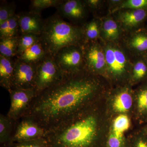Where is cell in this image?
<instances>
[{
	"label": "cell",
	"instance_id": "27",
	"mask_svg": "<svg viewBox=\"0 0 147 147\" xmlns=\"http://www.w3.org/2000/svg\"><path fill=\"white\" fill-rule=\"evenodd\" d=\"M129 147H147V134L141 128L128 137Z\"/></svg>",
	"mask_w": 147,
	"mask_h": 147
},
{
	"label": "cell",
	"instance_id": "29",
	"mask_svg": "<svg viewBox=\"0 0 147 147\" xmlns=\"http://www.w3.org/2000/svg\"><path fill=\"white\" fill-rule=\"evenodd\" d=\"M132 79L134 82H139L147 77V64L143 60L138 61L135 64L132 71Z\"/></svg>",
	"mask_w": 147,
	"mask_h": 147
},
{
	"label": "cell",
	"instance_id": "26",
	"mask_svg": "<svg viewBox=\"0 0 147 147\" xmlns=\"http://www.w3.org/2000/svg\"><path fill=\"white\" fill-rule=\"evenodd\" d=\"M0 5V25L9 18L14 16L16 6L14 2L1 1Z\"/></svg>",
	"mask_w": 147,
	"mask_h": 147
},
{
	"label": "cell",
	"instance_id": "16",
	"mask_svg": "<svg viewBox=\"0 0 147 147\" xmlns=\"http://www.w3.org/2000/svg\"><path fill=\"white\" fill-rule=\"evenodd\" d=\"M16 57L9 58L0 55V85L9 93L11 85Z\"/></svg>",
	"mask_w": 147,
	"mask_h": 147
},
{
	"label": "cell",
	"instance_id": "12",
	"mask_svg": "<svg viewBox=\"0 0 147 147\" xmlns=\"http://www.w3.org/2000/svg\"><path fill=\"white\" fill-rule=\"evenodd\" d=\"M21 119V121L16 122L12 142H25L45 137V129L33 119L24 117Z\"/></svg>",
	"mask_w": 147,
	"mask_h": 147
},
{
	"label": "cell",
	"instance_id": "34",
	"mask_svg": "<svg viewBox=\"0 0 147 147\" xmlns=\"http://www.w3.org/2000/svg\"><path fill=\"white\" fill-rule=\"evenodd\" d=\"M142 131L147 134V122L141 128Z\"/></svg>",
	"mask_w": 147,
	"mask_h": 147
},
{
	"label": "cell",
	"instance_id": "7",
	"mask_svg": "<svg viewBox=\"0 0 147 147\" xmlns=\"http://www.w3.org/2000/svg\"><path fill=\"white\" fill-rule=\"evenodd\" d=\"M64 75L79 73L85 69L82 47L68 46L61 49L54 58Z\"/></svg>",
	"mask_w": 147,
	"mask_h": 147
},
{
	"label": "cell",
	"instance_id": "19",
	"mask_svg": "<svg viewBox=\"0 0 147 147\" xmlns=\"http://www.w3.org/2000/svg\"><path fill=\"white\" fill-rule=\"evenodd\" d=\"M17 122L7 115H0V144L1 145L12 142V136Z\"/></svg>",
	"mask_w": 147,
	"mask_h": 147
},
{
	"label": "cell",
	"instance_id": "32",
	"mask_svg": "<svg viewBox=\"0 0 147 147\" xmlns=\"http://www.w3.org/2000/svg\"><path fill=\"white\" fill-rule=\"evenodd\" d=\"M86 7L91 9L96 8L100 4V1L98 0H87L83 1Z\"/></svg>",
	"mask_w": 147,
	"mask_h": 147
},
{
	"label": "cell",
	"instance_id": "13",
	"mask_svg": "<svg viewBox=\"0 0 147 147\" xmlns=\"http://www.w3.org/2000/svg\"><path fill=\"white\" fill-rule=\"evenodd\" d=\"M86 6L79 0H62L56 7V13L61 18L69 20L71 24L84 19L86 14Z\"/></svg>",
	"mask_w": 147,
	"mask_h": 147
},
{
	"label": "cell",
	"instance_id": "28",
	"mask_svg": "<svg viewBox=\"0 0 147 147\" xmlns=\"http://www.w3.org/2000/svg\"><path fill=\"white\" fill-rule=\"evenodd\" d=\"M130 45L138 52L147 51V34L139 33L135 35L130 40Z\"/></svg>",
	"mask_w": 147,
	"mask_h": 147
},
{
	"label": "cell",
	"instance_id": "22",
	"mask_svg": "<svg viewBox=\"0 0 147 147\" xmlns=\"http://www.w3.org/2000/svg\"><path fill=\"white\" fill-rule=\"evenodd\" d=\"M39 41V35L33 34H21L18 37V50L16 57Z\"/></svg>",
	"mask_w": 147,
	"mask_h": 147
},
{
	"label": "cell",
	"instance_id": "14",
	"mask_svg": "<svg viewBox=\"0 0 147 147\" xmlns=\"http://www.w3.org/2000/svg\"><path fill=\"white\" fill-rule=\"evenodd\" d=\"M19 26L21 34H33L40 35L43 30L44 20L40 13L31 11L18 13Z\"/></svg>",
	"mask_w": 147,
	"mask_h": 147
},
{
	"label": "cell",
	"instance_id": "9",
	"mask_svg": "<svg viewBox=\"0 0 147 147\" xmlns=\"http://www.w3.org/2000/svg\"><path fill=\"white\" fill-rule=\"evenodd\" d=\"M9 94L10 105L7 115L17 122L28 109L37 93L34 89H13Z\"/></svg>",
	"mask_w": 147,
	"mask_h": 147
},
{
	"label": "cell",
	"instance_id": "20",
	"mask_svg": "<svg viewBox=\"0 0 147 147\" xmlns=\"http://www.w3.org/2000/svg\"><path fill=\"white\" fill-rule=\"evenodd\" d=\"M21 33L18 14L0 25V39L19 36Z\"/></svg>",
	"mask_w": 147,
	"mask_h": 147
},
{
	"label": "cell",
	"instance_id": "3",
	"mask_svg": "<svg viewBox=\"0 0 147 147\" xmlns=\"http://www.w3.org/2000/svg\"><path fill=\"white\" fill-rule=\"evenodd\" d=\"M40 42L47 57L54 58L58 52L66 47H82L85 42L82 27L67 22L55 13L44 20Z\"/></svg>",
	"mask_w": 147,
	"mask_h": 147
},
{
	"label": "cell",
	"instance_id": "11",
	"mask_svg": "<svg viewBox=\"0 0 147 147\" xmlns=\"http://www.w3.org/2000/svg\"><path fill=\"white\" fill-rule=\"evenodd\" d=\"M104 53L107 73L116 80L125 78L128 73V66L124 54L119 48L110 45L106 47Z\"/></svg>",
	"mask_w": 147,
	"mask_h": 147
},
{
	"label": "cell",
	"instance_id": "1",
	"mask_svg": "<svg viewBox=\"0 0 147 147\" xmlns=\"http://www.w3.org/2000/svg\"><path fill=\"white\" fill-rule=\"evenodd\" d=\"M100 92L96 75L86 69L64 75L59 84L36 94L23 117L33 119L46 132L101 100Z\"/></svg>",
	"mask_w": 147,
	"mask_h": 147
},
{
	"label": "cell",
	"instance_id": "33",
	"mask_svg": "<svg viewBox=\"0 0 147 147\" xmlns=\"http://www.w3.org/2000/svg\"><path fill=\"white\" fill-rule=\"evenodd\" d=\"M0 147H13V142H10V143H7V144H1V145Z\"/></svg>",
	"mask_w": 147,
	"mask_h": 147
},
{
	"label": "cell",
	"instance_id": "18",
	"mask_svg": "<svg viewBox=\"0 0 147 147\" xmlns=\"http://www.w3.org/2000/svg\"><path fill=\"white\" fill-rule=\"evenodd\" d=\"M47 57V54L39 41L16 58L28 63L37 64Z\"/></svg>",
	"mask_w": 147,
	"mask_h": 147
},
{
	"label": "cell",
	"instance_id": "25",
	"mask_svg": "<svg viewBox=\"0 0 147 147\" xmlns=\"http://www.w3.org/2000/svg\"><path fill=\"white\" fill-rule=\"evenodd\" d=\"M82 28L85 37V42L93 41L99 36V27L97 21L94 19L85 24Z\"/></svg>",
	"mask_w": 147,
	"mask_h": 147
},
{
	"label": "cell",
	"instance_id": "15",
	"mask_svg": "<svg viewBox=\"0 0 147 147\" xmlns=\"http://www.w3.org/2000/svg\"><path fill=\"white\" fill-rule=\"evenodd\" d=\"M134 115L139 124L147 122V83L142 85L134 92Z\"/></svg>",
	"mask_w": 147,
	"mask_h": 147
},
{
	"label": "cell",
	"instance_id": "30",
	"mask_svg": "<svg viewBox=\"0 0 147 147\" xmlns=\"http://www.w3.org/2000/svg\"><path fill=\"white\" fill-rule=\"evenodd\" d=\"M121 9H147V0H127L122 3L115 11Z\"/></svg>",
	"mask_w": 147,
	"mask_h": 147
},
{
	"label": "cell",
	"instance_id": "10",
	"mask_svg": "<svg viewBox=\"0 0 147 147\" xmlns=\"http://www.w3.org/2000/svg\"><path fill=\"white\" fill-rule=\"evenodd\" d=\"M37 65L28 63L16 57L11 90L34 89Z\"/></svg>",
	"mask_w": 147,
	"mask_h": 147
},
{
	"label": "cell",
	"instance_id": "21",
	"mask_svg": "<svg viewBox=\"0 0 147 147\" xmlns=\"http://www.w3.org/2000/svg\"><path fill=\"white\" fill-rule=\"evenodd\" d=\"M18 36L0 39V55L7 58L16 57Z\"/></svg>",
	"mask_w": 147,
	"mask_h": 147
},
{
	"label": "cell",
	"instance_id": "6",
	"mask_svg": "<svg viewBox=\"0 0 147 147\" xmlns=\"http://www.w3.org/2000/svg\"><path fill=\"white\" fill-rule=\"evenodd\" d=\"M131 126L130 116L117 115L110 117L105 147H129L126 133Z\"/></svg>",
	"mask_w": 147,
	"mask_h": 147
},
{
	"label": "cell",
	"instance_id": "5",
	"mask_svg": "<svg viewBox=\"0 0 147 147\" xmlns=\"http://www.w3.org/2000/svg\"><path fill=\"white\" fill-rule=\"evenodd\" d=\"M134 92L129 87L125 86L115 90L105 99L109 117L122 114L130 116L131 113H134Z\"/></svg>",
	"mask_w": 147,
	"mask_h": 147
},
{
	"label": "cell",
	"instance_id": "31",
	"mask_svg": "<svg viewBox=\"0 0 147 147\" xmlns=\"http://www.w3.org/2000/svg\"><path fill=\"white\" fill-rule=\"evenodd\" d=\"M13 147H51L45 138L13 143Z\"/></svg>",
	"mask_w": 147,
	"mask_h": 147
},
{
	"label": "cell",
	"instance_id": "4",
	"mask_svg": "<svg viewBox=\"0 0 147 147\" xmlns=\"http://www.w3.org/2000/svg\"><path fill=\"white\" fill-rule=\"evenodd\" d=\"M64 76L55 59L46 57L37 65L34 85L37 94L59 84Z\"/></svg>",
	"mask_w": 147,
	"mask_h": 147
},
{
	"label": "cell",
	"instance_id": "17",
	"mask_svg": "<svg viewBox=\"0 0 147 147\" xmlns=\"http://www.w3.org/2000/svg\"><path fill=\"white\" fill-rule=\"evenodd\" d=\"M147 18V9H129L121 13L119 19L124 26L133 28Z\"/></svg>",
	"mask_w": 147,
	"mask_h": 147
},
{
	"label": "cell",
	"instance_id": "2",
	"mask_svg": "<svg viewBox=\"0 0 147 147\" xmlns=\"http://www.w3.org/2000/svg\"><path fill=\"white\" fill-rule=\"evenodd\" d=\"M90 105L46 131L51 147H105L110 117L105 100Z\"/></svg>",
	"mask_w": 147,
	"mask_h": 147
},
{
	"label": "cell",
	"instance_id": "8",
	"mask_svg": "<svg viewBox=\"0 0 147 147\" xmlns=\"http://www.w3.org/2000/svg\"><path fill=\"white\" fill-rule=\"evenodd\" d=\"M85 69L97 75L107 72L105 53L100 45L93 41L85 42L82 46Z\"/></svg>",
	"mask_w": 147,
	"mask_h": 147
},
{
	"label": "cell",
	"instance_id": "23",
	"mask_svg": "<svg viewBox=\"0 0 147 147\" xmlns=\"http://www.w3.org/2000/svg\"><path fill=\"white\" fill-rule=\"evenodd\" d=\"M102 31L104 37L110 41H114L118 39L119 36L118 26L113 19L108 18L105 20L102 24Z\"/></svg>",
	"mask_w": 147,
	"mask_h": 147
},
{
	"label": "cell",
	"instance_id": "24",
	"mask_svg": "<svg viewBox=\"0 0 147 147\" xmlns=\"http://www.w3.org/2000/svg\"><path fill=\"white\" fill-rule=\"evenodd\" d=\"M62 0H32L30 6V11L40 13L45 9L58 6Z\"/></svg>",
	"mask_w": 147,
	"mask_h": 147
}]
</instances>
